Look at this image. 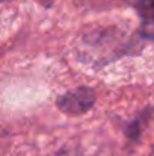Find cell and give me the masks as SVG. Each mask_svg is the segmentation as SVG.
I'll list each match as a JSON object with an SVG mask.
<instances>
[{
	"label": "cell",
	"instance_id": "obj_1",
	"mask_svg": "<svg viewBox=\"0 0 154 156\" xmlns=\"http://www.w3.org/2000/svg\"><path fill=\"white\" fill-rule=\"evenodd\" d=\"M97 102L95 91L89 87H77L73 90H68L62 96L56 99V106L60 112L71 115V117H79L86 112H89Z\"/></svg>",
	"mask_w": 154,
	"mask_h": 156
},
{
	"label": "cell",
	"instance_id": "obj_2",
	"mask_svg": "<svg viewBox=\"0 0 154 156\" xmlns=\"http://www.w3.org/2000/svg\"><path fill=\"white\" fill-rule=\"evenodd\" d=\"M141 18V37L154 40V0H127Z\"/></svg>",
	"mask_w": 154,
	"mask_h": 156
},
{
	"label": "cell",
	"instance_id": "obj_3",
	"mask_svg": "<svg viewBox=\"0 0 154 156\" xmlns=\"http://www.w3.org/2000/svg\"><path fill=\"white\" fill-rule=\"evenodd\" d=\"M151 114H153V108H147L136 118H133L132 121H128L125 124L124 133L128 138V141H132V143L139 141V138H141V135H142V132H144V129H145V126H147Z\"/></svg>",
	"mask_w": 154,
	"mask_h": 156
},
{
	"label": "cell",
	"instance_id": "obj_4",
	"mask_svg": "<svg viewBox=\"0 0 154 156\" xmlns=\"http://www.w3.org/2000/svg\"><path fill=\"white\" fill-rule=\"evenodd\" d=\"M38 2H39L43 6L49 8V6H51V5H53V2H54V0H38Z\"/></svg>",
	"mask_w": 154,
	"mask_h": 156
},
{
	"label": "cell",
	"instance_id": "obj_5",
	"mask_svg": "<svg viewBox=\"0 0 154 156\" xmlns=\"http://www.w3.org/2000/svg\"><path fill=\"white\" fill-rule=\"evenodd\" d=\"M59 156H60V155H59ZM62 156H65V155H62Z\"/></svg>",
	"mask_w": 154,
	"mask_h": 156
}]
</instances>
